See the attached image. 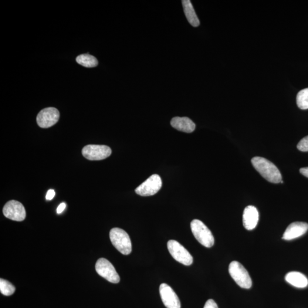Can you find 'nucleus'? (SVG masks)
<instances>
[{
  "label": "nucleus",
  "mask_w": 308,
  "mask_h": 308,
  "mask_svg": "<svg viewBox=\"0 0 308 308\" xmlns=\"http://www.w3.org/2000/svg\"><path fill=\"white\" fill-rule=\"evenodd\" d=\"M297 104L300 109H308V88L299 91L296 97Z\"/></svg>",
  "instance_id": "a211bd4d"
},
{
  "label": "nucleus",
  "mask_w": 308,
  "mask_h": 308,
  "mask_svg": "<svg viewBox=\"0 0 308 308\" xmlns=\"http://www.w3.org/2000/svg\"><path fill=\"white\" fill-rule=\"evenodd\" d=\"M111 243L118 251L128 255L132 251V245L129 235L123 229L114 228L110 232Z\"/></svg>",
  "instance_id": "f03ea898"
},
{
  "label": "nucleus",
  "mask_w": 308,
  "mask_h": 308,
  "mask_svg": "<svg viewBox=\"0 0 308 308\" xmlns=\"http://www.w3.org/2000/svg\"><path fill=\"white\" fill-rule=\"evenodd\" d=\"M191 228L193 235L203 246L211 248L214 245L215 240L210 230L204 223L198 219L191 223Z\"/></svg>",
  "instance_id": "7ed1b4c3"
},
{
  "label": "nucleus",
  "mask_w": 308,
  "mask_h": 308,
  "mask_svg": "<svg viewBox=\"0 0 308 308\" xmlns=\"http://www.w3.org/2000/svg\"><path fill=\"white\" fill-rule=\"evenodd\" d=\"M297 148L301 151H308V136L306 137L301 140L297 144Z\"/></svg>",
  "instance_id": "aec40b11"
},
{
  "label": "nucleus",
  "mask_w": 308,
  "mask_h": 308,
  "mask_svg": "<svg viewBox=\"0 0 308 308\" xmlns=\"http://www.w3.org/2000/svg\"><path fill=\"white\" fill-rule=\"evenodd\" d=\"M55 195L56 193L55 190H53V189H49L47 192L46 199L47 201H50V200L53 199L54 197H55Z\"/></svg>",
  "instance_id": "4be33fe9"
},
{
  "label": "nucleus",
  "mask_w": 308,
  "mask_h": 308,
  "mask_svg": "<svg viewBox=\"0 0 308 308\" xmlns=\"http://www.w3.org/2000/svg\"><path fill=\"white\" fill-rule=\"evenodd\" d=\"M300 172V173L305 176V177L308 178V167L301 168Z\"/></svg>",
  "instance_id": "b1692460"
},
{
  "label": "nucleus",
  "mask_w": 308,
  "mask_h": 308,
  "mask_svg": "<svg viewBox=\"0 0 308 308\" xmlns=\"http://www.w3.org/2000/svg\"><path fill=\"white\" fill-rule=\"evenodd\" d=\"M111 149L105 145L89 144L82 150L83 156L90 161H101L110 156Z\"/></svg>",
  "instance_id": "0eeeda50"
},
{
  "label": "nucleus",
  "mask_w": 308,
  "mask_h": 308,
  "mask_svg": "<svg viewBox=\"0 0 308 308\" xmlns=\"http://www.w3.org/2000/svg\"><path fill=\"white\" fill-rule=\"evenodd\" d=\"M308 230V225L307 223L294 222L291 223L284 232L283 239L286 240L295 239L304 235Z\"/></svg>",
  "instance_id": "f8f14e48"
},
{
  "label": "nucleus",
  "mask_w": 308,
  "mask_h": 308,
  "mask_svg": "<svg viewBox=\"0 0 308 308\" xmlns=\"http://www.w3.org/2000/svg\"><path fill=\"white\" fill-rule=\"evenodd\" d=\"M229 273L239 286L249 289L252 287V280L248 271L238 262L233 261L229 266Z\"/></svg>",
  "instance_id": "20e7f679"
},
{
  "label": "nucleus",
  "mask_w": 308,
  "mask_h": 308,
  "mask_svg": "<svg viewBox=\"0 0 308 308\" xmlns=\"http://www.w3.org/2000/svg\"><path fill=\"white\" fill-rule=\"evenodd\" d=\"M3 213L6 218L14 221L22 222L26 218L25 207L21 203L14 200L6 203Z\"/></svg>",
  "instance_id": "1a4fd4ad"
},
{
  "label": "nucleus",
  "mask_w": 308,
  "mask_h": 308,
  "mask_svg": "<svg viewBox=\"0 0 308 308\" xmlns=\"http://www.w3.org/2000/svg\"><path fill=\"white\" fill-rule=\"evenodd\" d=\"M254 168L267 181L273 184H279L282 181V176L275 164L266 158L254 157L251 160Z\"/></svg>",
  "instance_id": "f257e3e1"
},
{
  "label": "nucleus",
  "mask_w": 308,
  "mask_h": 308,
  "mask_svg": "<svg viewBox=\"0 0 308 308\" xmlns=\"http://www.w3.org/2000/svg\"><path fill=\"white\" fill-rule=\"evenodd\" d=\"M59 111L55 107H47L41 111L37 117V123L40 127L46 128L56 124L59 120Z\"/></svg>",
  "instance_id": "9d476101"
},
{
  "label": "nucleus",
  "mask_w": 308,
  "mask_h": 308,
  "mask_svg": "<svg viewBox=\"0 0 308 308\" xmlns=\"http://www.w3.org/2000/svg\"><path fill=\"white\" fill-rule=\"evenodd\" d=\"M169 252L177 262L185 266H191L193 263V258L191 254L184 246L176 240H170L167 243Z\"/></svg>",
  "instance_id": "39448f33"
},
{
  "label": "nucleus",
  "mask_w": 308,
  "mask_h": 308,
  "mask_svg": "<svg viewBox=\"0 0 308 308\" xmlns=\"http://www.w3.org/2000/svg\"><path fill=\"white\" fill-rule=\"evenodd\" d=\"M160 293L162 301L167 308H181V304L177 294L167 284H162Z\"/></svg>",
  "instance_id": "9b49d317"
},
{
  "label": "nucleus",
  "mask_w": 308,
  "mask_h": 308,
  "mask_svg": "<svg viewBox=\"0 0 308 308\" xmlns=\"http://www.w3.org/2000/svg\"><path fill=\"white\" fill-rule=\"evenodd\" d=\"M182 5L184 7L185 14L188 21L194 27H198L200 25L199 20L196 15L192 3L189 0H183Z\"/></svg>",
  "instance_id": "dca6fc26"
},
{
  "label": "nucleus",
  "mask_w": 308,
  "mask_h": 308,
  "mask_svg": "<svg viewBox=\"0 0 308 308\" xmlns=\"http://www.w3.org/2000/svg\"><path fill=\"white\" fill-rule=\"evenodd\" d=\"M15 286H13L8 281L2 279H0V291L4 296H11L15 293Z\"/></svg>",
  "instance_id": "6ab92c4d"
},
{
  "label": "nucleus",
  "mask_w": 308,
  "mask_h": 308,
  "mask_svg": "<svg viewBox=\"0 0 308 308\" xmlns=\"http://www.w3.org/2000/svg\"><path fill=\"white\" fill-rule=\"evenodd\" d=\"M259 214L258 209L252 205L247 206L243 212V225L247 230H252L258 225Z\"/></svg>",
  "instance_id": "ddd939ff"
},
{
  "label": "nucleus",
  "mask_w": 308,
  "mask_h": 308,
  "mask_svg": "<svg viewBox=\"0 0 308 308\" xmlns=\"http://www.w3.org/2000/svg\"><path fill=\"white\" fill-rule=\"evenodd\" d=\"M66 204L65 203H62V204H60L57 209V214H60L64 211V209L66 208Z\"/></svg>",
  "instance_id": "5701e85b"
},
{
  "label": "nucleus",
  "mask_w": 308,
  "mask_h": 308,
  "mask_svg": "<svg viewBox=\"0 0 308 308\" xmlns=\"http://www.w3.org/2000/svg\"><path fill=\"white\" fill-rule=\"evenodd\" d=\"M203 308H218V307L214 300L209 299L205 303V307Z\"/></svg>",
  "instance_id": "412c9836"
},
{
  "label": "nucleus",
  "mask_w": 308,
  "mask_h": 308,
  "mask_svg": "<svg viewBox=\"0 0 308 308\" xmlns=\"http://www.w3.org/2000/svg\"><path fill=\"white\" fill-rule=\"evenodd\" d=\"M285 279L287 283H288L294 287H299V288H304L308 285V280L307 277L299 272H290L287 273Z\"/></svg>",
  "instance_id": "2eb2a0df"
},
{
  "label": "nucleus",
  "mask_w": 308,
  "mask_h": 308,
  "mask_svg": "<svg viewBox=\"0 0 308 308\" xmlns=\"http://www.w3.org/2000/svg\"><path fill=\"white\" fill-rule=\"evenodd\" d=\"M171 125L175 129L187 133H192L196 128L194 122L187 117H174L171 121Z\"/></svg>",
  "instance_id": "4468645a"
},
{
  "label": "nucleus",
  "mask_w": 308,
  "mask_h": 308,
  "mask_svg": "<svg viewBox=\"0 0 308 308\" xmlns=\"http://www.w3.org/2000/svg\"><path fill=\"white\" fill-rule=\"evenodd\" d=\"M76 61L80 65L86 67H94L98 65V62L96 57L89 54H83L78 56Z\"/></svg>",
  "instance_id": "f3484780"
},
{
  "label": "nucleus",
  "mask_w": 308,
  "mask_h": 308,
  "mask_svg": "<svg viewBox=\"0 0 308 308\" xmlns=\"http://www.w3.org/2000/svg\"><path fill=\"white\" fill-rule=\"evenodd\" d=\"M162 186V181L160 176L152 175L143 184L135 189V192L142 196H149L156 194L160 190Z\"/></svg>",
  "instance_id": "6e6552de"
},
{
  "label": "nucleus",
  "mask_w": 308,
  "mask_h": 308,
  "mask_svg": "<svg viewBox=\"0 0 308 308\" xmlns=\"http://www.w3.org/2000/svg\"><path fill=\"white\" fill-rule=\"evenodd\" d=\"M96 270L98 275L103 277L110 283L117 284L120 282L118 275L112 264L106 259L98 260L96 265Z\"/></svg>",
  "instance_id": "423d86ee"
}]
</instances>
